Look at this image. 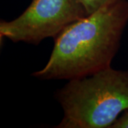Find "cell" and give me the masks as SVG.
Wrapping results in <instances>:
<instances>
[{
	"instance_id": "1",
	"label": "cell",
	"mask_w": 128,
	"mask_h": 128,
	"mask_svg": "<svg viewBox=\"0 0 128 128\" xmlns=\"http://www.w3.org/2000/svg\"><path fill=\"white\" fill-rule=\"evenodd\" d=\"M128 23V1L118 0L74 22L56 37L46 66L33 76L71 80L111 67Z\"/></svg>"
},
{
	"instance_id": "2",
	"label": "cell",
	"mask_w": 128,
	"mask_h": 128,
	"mask_svg": "<svg viewBox=\"0 0 128 128\" xmlns=\"http://www.w3.org/2000/svg\"><path fill=\"white\" fill-rule=\"evenodd\" d=\"M56 98L64 111L56 128H111L128 108V70L110 67L69 80Z\"/></svg>"
},
{
	"instance_id": "3",
	"label": "cell",
	"mask_w": 128,
	"mask_h": 128,
	"mask_svg": "<svg viewBox=\"0 0 128 128\" xmlns=\"http://www.w3.org/2000/svg\"><path fill=\"white\" fill-rule=\"evenodd\" d=\"M86 15L78 0H33L17 18L1 21L0 37L37 45Z\"/></svg>"
},
{
	"instance_id": "4",
	"label": "cell",
	"mask_w": 128,
	"mask_h": 128,
	"mask_svg": "<svg viewBox=\"0 0 128 128\" xmlns=\"http://www.w3.org/2000/svg\"><path fill=\"white\" fill-rule=\"evenodd\" d=\"M84 8L86 14H90L105 5L118 0H78Z\"/></svg>"
},
{
	"instance_id": "5",
	"label": "cell",
	"mask_w": 128,
	"mask_h": 128,
	"mask_svg": "<svg viewBox=\"0 0 128 128\" xmlns=\"http://www.w3.org/2000/svg\"><path fill=\"white\" fill-rule=\"evenodd\" d=\"M112 128H128V108L111 126Z\"/></svg>"
}]
</instances>
